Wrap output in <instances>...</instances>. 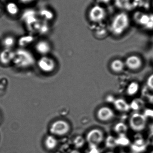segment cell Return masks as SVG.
<instances>
[{
    "instance_id": "obj_1",
    "label": "cell",
    "mask_w": 153,
    "mask_h": 153,
    "mask_svg": "<svg viewBox=\"0 0 153 153\" xmlns=\"http://www.w3.org/2000/svg\"><path fill=\"white\" fill-rule=\"evenodd\" d=\"M13 63L17 68L26 69L34 65L35 57L28 50L23 48H19L14 51Z\"/></svg>"
},
{
    "instance_id": "obj_2",
    "label": "cell",
    "mask_w": 153,
    "mask_h": 153,
    "mask_svg": "<svg viewBox=\"0 0 153 153\" xmlns=\"http://www.w3.org/2000/svg\"><path fill=\"white\" fill-rule=\"evenodd\" d=\"M130 19L127 13L124 12L116 14L110 24V30L114 35H122L129 27Z\"/></svg>"
},
{
    "instance_id": "obj_3",
    "label": "cell",
    "mask_w": 153,
    "mask_h": 153,
    "mask_svg": "<svg viewBox=\"0 0 153 153\" xmlns=\"http://www.w3.org/2000/svg\"><path fill=\"white\" fill-rule=\"evenodd\" d=\"M107 15L105 8L100 5H95L89 11V18L93 23H101L105 19Z\"/></svg>"
},
{
    "instance_id": "obj_4",
    "label": "cell",
    "mask_w": 153,
    "mask_h": 153,
    "mask_svg": "<svg viewBox=\"0 0 153 153\" xmlns=\"http://www.w3.org/2000/svg\"><path fill=\"white\" fill-rule=\"evenodd\" d=\"M70 129V125L66 121L59 120L52 123L50 126L49 131L54 135L63 136L67 134Z\"/></svg>"
},
{
    "instance_id": "obj_5",
    "label": "cell",
    "mask_w": 153,
    "mask_h": 153,
    "mask_svg": "<svg viewBox=\"0 0 153 153\" xmlns=\"http://www.w3.org/2000/svg\"><path fill=\"white\" fill-rule=\"evenodd\" d=\"M146 117L139 113L132 115L129 120L130 127L136 132H140L145 128L146 125Z\"/></svg>"
},
{
    "instance_id": "obj_6",
    "label": "cell",
    "mask_w": 153,
    "mask_h": 153,
    "mask_svg": "<svg viewBox=\"0 0 153 153\" xmlns=\"http://www.w3.org/2000/svg\"><path fill=\"white\" fill-rule=\"evenodd\" d=\"M39 69L45 73H51L54 71L56 63L54 59L49 56H44L40 58L37 62Z\"/></svg>"
},
{
    "instance_id": "obj_7",
    "label": "cell",
    "mask_w": 153,
    "mask_h": 153,
    "mask_svg": "<svg viewBox=\"0 0 153 153\" xmlns=\"http://www.w3.org/2000/svg\"><path fill=\"white\" fill-rule=\"evenodd\" d=\"M104 139V134L99 129H93L88 133L86 140L91 147H97Z\"/></svg>"
},
{
    "instance_id": "obj_8",
    "label": "cell",
    "mask_w": 153,
    "mask_h": 153,
    "mask_svg": "<svg viewBox=\"0 0 153 153\" xmlns=\"http://www.w3.org/2000/svg\"><path fill=\"white\" fill-rule=\"evenodd\" d=\"M14 51L12 49L4 48L0 53V63L6 65L13 62Z\"/></svg>"
},
{
    "instance_id": "obj_9",
    "label": "cell",
    "mask_w": 153,
    "mask_h": 153,
    "mask_svg": "<svg viewBox=\"0 0 153 153\" xmlns=\"http://www.w3.org/2000/svg\"><path fill=\"white\" fill-rule=\"evenodd\" d=\"M115 114L114 111L108 107H102L97 112L98 119L102 121H109L113 118Z\"/></svg>"
},
{
    "instance_id": "obj_10",
    "label": "cell",
    "mask_w": 153,
    "mask_h": 153,
    "mask_svg": "<svg viewBox=\"0 0 153 153\" xmlns=\"http://www.w3.org/2000/svg\"><path fill=\"white\" fill-rule=\"evenodd\" d=\"M125 65L130 70H138L142 66V61L138 56H131L127 58Z\"/></svg>"
},
{
    "instance_id": "obj_11",
    "label": "cell",
    "mask_w": 153,
    "mask_h": 153,
    "mask_svg": "<svg viewBox=\"0 0 153 153\" xmlns=\"http://www.w3.org/2000/svg\"><path fill=\"white\" fill-rule=\"evenodd\" d=\"M37 53L44 56H46L51 50V47L49 42L45 40H41L37 42L35 45Z\"/></svg>"
},
{
    "instance_id": "obj_12",
    "label": "cell",
    "mask_w": 153,
    "mask_h": 153,
    "mask_svg": "<svg viewBox=\"0 0 153 153\" xmlns=\"http://www.w3.org/2000/svg\"><path fill=\"white\" fill-rule=\"evenodd\" d=\"M45 145L48 150H53L57 146V140L54 136H48L45 139Z\"/></svg>"
},
{
    "instance_id": "obj_13",
    "label": "cell",
    "mask_w": 153,
    "mask_h": 153,
    "mask_svg": "<svg viewBox=\"0 0 153 153\" xmlns=\"http://www.w3.org/2000/svg\"><path fill=\"white\" fill-rule=\"evenodd\" d=\"M116 6L122 10H128L132 6L131 0H115Z\"/></svg>"
},
{
    "instance_id": "obj_14",
    "label": "cell",
    "mask_w": 153,
    "mask_h": 153,
    "mask_svg": "<svg viewBox=\"0 0 153 153\" xmlns=\"http://www.w3.org/2000/svg\"><path fill=\"white\" fill-rule=\"evenodd\" d=\"M6 10L9 14L14 16L19 13V6L15 3L10 2L6 4Z\"/></svg>"
},
{
    "instance_id": "obj_15",
    "label": "cell",
    "mask_w": 153,
    "mask_h": 153,
    "mask_svg": "<svg viewBox=\"0 0 153 153\" xmlns=\"http://www.w3.org/2000/svg\"><path fill=\"white\" fill-rule=\"evenodd\" d=\"M124 68H125V63L121 60L116 59L113 61L111 63V69L115 72H120L123 71Z\"/></svg>"
},
{
    "instance_id": "obj_16",
    "label": "cell",
    "mask_w": 153,
    "mask_h": 153,
    "mask_svg": "<svg viewBox=\"0 0 153 153\" xmlns=\"http://www.w3.org/2000/svg\"><path fill=\"white\" fill-rule=\"evenodd\" d=\"M15 44V40L14 38L9 36L4 39L2 41V45L4 48L12 49Z\"/></svg>"
},
{
    "instance_id": "obj_17",
    "label": "cell",
    "mask_w": 153,
    "mask_h": 153,
    "mask_svg": "<svg viewBox=\"0 0 153 153\" xmlns=\"http://www.w3.org/2000/svg\"><path fill=\"white\" fill-rule=\"evenodd\" d=\"M127 126L123 123H118L115 128V131L119 136L125 135L127 131Z\"/></svg>"
},
{
    "instance_id": "obj_18",
    "label": "cell",
    "mask_w": 153,
    "mask_h": 153,
    "mask_svg": "<svg viewBox=\"0 0 153 153\" xmlns=\"http://www.w3.org/2000/svg\"><path fill=\"white\" fill-rule=\"evenodd\" d=\"M40 15L46 20H50L54 18V14L51 11L47 9H42L40 12Z\"/></svg>"
},
{
    "instance_id": "obj_19",
    "label": "cell",
    "mask_w": 153,
    "mask_h": 153,
    "mask_svg": "<svg viewBox=\"0 0 153 153\" xmlns=\"http://www.w3.org/2000/svg\"><path fill=\"white\" fill-rule=\"evenodd\" d=\"M33 39L32 36H24L21 38L19 40V44L21 47H25L30 44L33 41Z\"/></svg>"
},
{
    "instance_id": "obj_20",
    "label": "cell",
    "mask_w": 153,
    "mask_h": 153,
    "mask_svg": "<svg viewBox=\"0 0 153 153\" xmlns=\"http://www.w3.org/2000/svg\"><path fill=\"white\" fill-rule=\"evenodd\" d=\"M116 108L120 111H126L128 108V104L124 100L119 99L115 103Z\"/></svg>"
},
{
    "instance_id": "obj_21",
    "label": "cell",
    "mask_w": 153,
    "mask_h": 153,
    "mask_svg": "<svg viewBox=\"0 0 153 153\" xmlns=\"http://www.w3.org/2000/svg\"><path fill=\"white\" fill-rule=\"evenodd\" d=\"M130 143L129 139L126 137L125 136H119V137L116 138L117 146H127Z\"/></svg>"
},
{
    "instance_id": "obj_22",
    "label": "cell",
    "mask_w": 153,
    "mask_h": 153,
    "mask_svg": "<svg viewBox=\"0 0 153 153\" xmlns=\"http://www.w3.org/2000/svg\"><path fill=\"white\" fill-rule=\"evenodd\" d=\"M106 145L107 147L109 148L115 147L117 146L116 138L111 136L108 137L106 140Z\"/></svg>"
},
{
    "instance_id": "obj_23",
    "label": "cell",
    "mask_w": 153,
    "mask_h": 153,
    "mask_svg": "<svg viewBox=\"0 0 153 153\" xmlns=\"http://www.w3.org/2000/svg\"><path fill=\"white\" fill-rule=\"evenodd\" d=\"M75 146L77 148H81L84 145L85 143V140L82 137L78 136L76 137L73 141Z\"/></svg>"
},
{
    "instance_id": "obj_24",
    "label": "cell",
    "mask_w": 153,
    "mask_h": 153,
    "mask_svg": "<svg viewBox=\"0 0 153 153\" xmlns=\"http://www.w3.org/2000/svg\"><path fill=\"white\" fill-rule=\"evenodd\" d=\"M147 85L148 87L153 91V74L149 76L147 79Z\"/></svg>"
},
{
    "instance_id": "obj_25",
    "label": "cell",
    "mask_w": 153,
    "mask_h": 153,
    "mask_svg": "<svg viewBox=\"0 0 153 153\" xmlns=\"http://www.w3.org/2000/svg\"><path fill=\"white\" fill-rule=\"evenodd\" d=\"M19 1L23 4H28L32 2L34 0H19Z\"/></svg>"
},
{
    "instance_id": "obj_26",
    "label": "cell",
    "mask_w": 153,
    "mask_h": 153,
    "mask_svg": "<svg viewBox=\"0 0 153 153\" xmlns=\"http://www.w3.org/2000/svg\"><path fill=\"white\" fill-rule=\"evenodd\" d=\"M99 2L102 4H107L109 3L111 0H97Z\"/></svg>"
},
{
    "instance_id": "obj_27",
    "label": "cell",
    "mask_w": 153,
    "mask_h": 153,
    "mask_svg": "<svg viewBox=\"0 0 153 153\" xmlns=\"http://www.w3.org/2000/svg\"><path fill=\"white\" fill-rule=\"evenodd\" d=\"M150 142L152 143V144L153 146V134L151 136V138H150Z\"/></svg>"
},
{
    "instance_id": "obj_28",
    "label": "cell",
    "mask_w": 153,
    "mask_h": 153,
    "mask_svg": "<svg viewBox=\"0 0 153 153\" xmlns=\"http://www.w3.org/2000/svg\"><path fill=\"white\" fill-rule=\"evenodd\" d=\"M70 153H81L79 151H77V150H73L72 152H70Z\"/></svg>"
},
{
    "instance_id": "obj_29",
    "label": "cell",
    "mask_w": 153,
    "mask_h": 153,
    "mask_svg": "<svg viewBox=\"0 0 153 153\" xmlns=\"http://www.w3.org/2000/svg\"><path fill=\"white\" fill-rule=\"evenodd\" d=\"M1 120V115H0V120Z\"/></svg>"
},
{
    "instance_id": "obj_30",
    "label": "cell",
    "mask_w": 153,
    "mask_h": 153,
    "mask_svg": "<svg viewBox=\"0 0 153 153\" xmlns=\"http://www.w3.org/2000/svg\"><path fill=\"white\" fill-rule=\"evenodd\" d=\"M0 11H1V9H0Z\"/></svg>"
},
{
    "instance_id": "obj_31",
    "label": "cell",
    "mask_w": 153,
    "mask_h": 153,
    "mask_svg": "<svg viewBox=\"0 0 153 153\" xmlns=\"http://www.w3.org/2000/svg\"><path fill=\"white\" fill-rule=\"evenodd\" d=\"M152 153H153V152Z\"/></svg>"
},
{
    "instance_id": "obj_32",
    "label": "cell",
    "mask_w": 153,
    "mask_h": 153,
    "mask_svg": "<svg viewBox=\"0 0 153 153\" xmlns=\"http://www.w3.org/2000/svg\"></svg>"
}]
</instances>
